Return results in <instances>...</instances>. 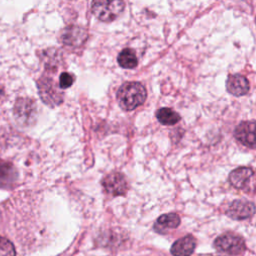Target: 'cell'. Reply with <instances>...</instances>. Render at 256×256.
Returning a JSON list of instances; mask_svg holds the SVG:
<instances>
[{"instance_id": "d6986e66", "label": "cell", "mask_w": 256, "mask_h": 256, "mask_svg": "<svg viewBox=\"0 0 256 256\" xmlns=\"http://www.w3.org/2000/svg\"><path fill=\"white\" fill-rule=\"evenodd\" d=\"M255 22H256V19H255Z\"/></svg>"}, {"instance_id": "7a4b0ae2", "label": "cell", "mask_w": 256, "mask_h": 256, "mask_svg": "<svg viewBox=\"0 0 256 256\" xmlns=\"http://www.w3.org/2000/svg\"><path fill=\"white\" fill-rule=\"evenodd\" d=\"M125 3L120 0H95L91 4L94 16L103 22H112L124 10Z\"/></svg>"}, {"instance_id": "30bf717a", "label": "cell", "mask_w": 256, "mask_h": 256, "mask_svg": "<svg viewBox=\"0 0 256 256\" xmlns=\"http://www.w3.org/2000/svg\"><path fill=\"white\" fill-rule=\"evenodd\" d=\"M196 247V240L193 236L187 235L176 240L171 246V254L174 256H190Z\"/></svg>"}, {"instance_id": "52a82bcc", "label": "cell", "mask_w": 256, "mask_h": 256, "mask_svg": "<svg viewBox=\"0 0 256 256\" xmlns=\"http://www.w3.org/2000/svg\"><path fill=\"white\" fill-rule=\"evenodd\" d=\"M256 212L254 203L247 200H234L228 206L226 215L234 220H245L251 218Z\"/></svg>"}, {"instance_id": "ba28073f", "label": "cell", "mask_w": 256, "mask_h": 256, "mask_svg": "<svg viewBox=\"0 0 256 256\" xmlns=\"http://www.w3.org/2000/svg\"><path fill=\"white\" fill-rule=\"evenodd\" d=\"M104 190L113 196L123 195L127 190V181L125 177L118 172L108 174L102 181Z\"/></svg>"}, {"instance_id": "5b68a950", "label": "cell", "mask_w": 256, "mask_h": 256, "mask_svg": "<svg viewBox=\"0 0 256 256\" xmlns=\"http://www.w3.org/2000/svg\"><path fill=\"white\" fill-rule=\"evenodd\" d=\"M39 94L43 102L49 106H57L63 101V93L60 87H57L53 79L41 77L38 81Z\"/></svg>"}, {"instance_id": "7c38bea8", "label": "cell", "mask_w": 256, "mask_h": 256, "mask_svg": "<svg viewBox=\"0 0 256 256\" xmlns=\"http://www.w3.org/2000/svg\"><path fill=\"white\" fill-rule=\"evenodd\" d=\"M76 37H86V32L78 27H67L62 34V41L66 45H79L83 41L75 38Z\"/></svg>"}, {"instance_id": "9c48e42d", "label": "cell", "mask_w": 256, "mask_h": 256, "mask_svg": "<svg viewBox=\"0 0 256 256\" xmlns=\"http://www.w3.org/2000/svg\"><path fill=\"white\" fill-rule=\"evenodd\" d=\"M228 92L234 96H243L249 91V82L247 78L241 74L230 75L226 81Z\"/></svg>"}, {"instance_id": "5bb4252c", "label": "cell", "mask_w": 256, "mask_h": 256, "mask_svg": "<svg viewBox=\"0 0 256 256\" xmlns=\"http://www.w3.org/2000/svg\"><path fill=\"white\" fill-rule=\"evenodd\" d=\"M158 121L163 125H174L180 120V115L171 108H160L156 112Z\"/></svg>"}, {"instance_id": "6da1fadb", "label": "cell", "mask_w": 256, "mask_h": 256, "mask_svg": "<svg viewBox=\"0 0 256 256\" xmlns=\"http://www.w3.org/2000/svg\"><path fill=\"white\" fill-rule=\"evenodd\" d=\"M147 97L145 87L139 82H125L117 91L116 98L123 110L131 111L142 105Z\"/></svg>"}, {"instance_id": "ac0fdd59", "label": "cell", "mask_w": 256, "mask_h": 256, "mask_svg": "<svg viewBox=\"0 0 256 256\" xmlns=\"http://www.w3.org/2000/svg\"><path fill=\"white\" fill-rule=\"evenodd\" d=\"M74 82V78L68 72H63L59 77V87L60 89L69 88Z\"/></svg>"}, {"instance_id": "2e32d148", "label": "cell", "mask_w": 256, "mask_h": 256, "mask_svg": "<svg viewBox=\"0 0 256 256\" xmlns=\"http://www.w3.org/2000/svg\"><path fill=\"white\" fill-rule=\"evenodd\" d=\"M14 168L10 164L3 163L0 166V183L13 182L17 174H13Z\"/></svg>"}, {"instance_id": "8fae6325", "label": "cell", "mask_w": 256, "mask_h": 256, "mask_svg": "<svg viewBox=\"0 0 256 256\" xmlns=\"http://www.w3.org/2000/svg\"><path fill=\"white\" fill-rule=\"evenodd\" d=\"M180 225V217L176 213L161 215L154 224V230L158 233H166L170 229H175Z\"/></svg>"}, {"instance_id": "3957f363", "label": "cell", "mask_w": 256, "mask_h": 256, "mask_svg": "<svg viewBox=\"0 0 256 256\" xmlns=\"http://www.w3.org/2000/svg\"><path fill=\"white\" fill-rule=\"evenodd\" d=\"M230 184L246 193L256 191V171L250 167H238L229 174Z\"/></svg>"}, {"instance_id": "4fadbf2b", "label": "cell", "mask_w": 256, "mask_h": 256, "mask_svg": "<svg viewBox=\"0 0 256 256\" xmlns=\"http://www.w3.org/2000/svg\"><path fill=\"white\" fill-rule=\"evenodd\" d=\"M119 65L125 69H132L137 66L138 59L136 57L135 52L130 48L123 49L117 58Z\"/></svg>"}, {"instance_id": "e0dca14e", "label": "cell", "mask_w": 256, "mask_h": 256, "mask_svg": "<svg viewBox=\"0 0 256 256\" xmlns=\"http://www.w3.org/2000/svg\"><path fill=\"white\" fill-rule=\"evenodd\" d=\"M0 256H16L14 244L3 236H0Z\"/></svg>"}, {"instance_id": "277c9868", "label": "cell", "mask_w": 256, "mask_h": 256, "mask_svg": "<svg viewBox=\"0 0 256 256\" xmlns=\"http://www.w3.org/2000/svg\"><path fill=\"white\" fill-rule=\"evenodd\" d=\"M214 247L220 252L231 255H238L246 249L244 239L241 236L231 232L218 236L214 240Z\"/></svg>"}, {"instance_id": "8992f818", "label": "cell", "mask_w": 256, "mask_h": 256, "mask_svg": "<svg viewBox=\"0 0 256 256\" xmlns=\"http://www.w3.org/2000/svg\"><path fill=\"white\" fill-rule=\"evenodd\" d=\"M234 136L242 145L255 149L256 148V121H244L237 125Z\"/></svg>"}, {"instance_id": "9a60e30c", "label": "cell", "mask_w": 256, "mask_h": 256, "mask_svg": "<svg viewBox=\"0 0 256 256\" xmlns=\"http://www.w3.org/2000/svg\"><path fill=\"white\" fill-rule=\"evenodd\" d=\"M34 106L33 103H30V100L20 99L15 105V115L18 119L22 120L23 118L29 119L33 115Z\"/></svg>"}]
</instances>
